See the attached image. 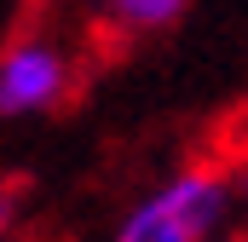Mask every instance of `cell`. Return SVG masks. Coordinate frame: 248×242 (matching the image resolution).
Segmentation results:
<instances>
[{"label":"cell","mask_w":248,"mask_h":242,"mask_svg":"<svg viewBox=\"0 0 248 242\" xmlns=\"http://www.w3.org/2000/svg\"><path fill=\"white\" fill-rule=\"evenodd\" d=\"M231 213V184L208 167L173 173L162 190H150L122 219L116 242H214V231Z\"/></svg>","instance_id":"cell-1"},{"label":"cell","mask_w":248,"mask_h":242,"mask_svg":"<svg viewBox=\"0 0 248 242\" xmlns=\"http://www.w3.org/2000/svg\"><path fill=\"white\" fill-rule=\"evenodd\" d=\"M69 87V63L58 46L46 41H17L6 46L0 58V110L6 116H35V110H52Z\"/></svg>","instance_id":"cell-2"},{"label":"cell","mask_w":248,"mask_h":242,"mask_svg":"<svg viewBox=\"0 0 248 242\" xmlns=\"http://www.w3.org/2000/svg\"><path fill=\"white\" fill-rule=\"evenodd\" d=\"M116 23L127 29H168L179 12H185V0H98Z\"/></svg>","instance_id":"cell-3"},{"label":"cell","mask_w":248,"mask_h":242,"mask_svg":"<svg viewBox=\"0 0 248 242\" xmlns=\"http://www.w3.org/2000/svg\"><path fill=\"white\" fill-rule=\"evenodd\" d=\"M243 202H248V179H243Z\"/></svg>","instance_id":"cell-4"},{"label":"cell","mask_w":248,"mask_h":242,"mask_svg":"<svg viewBox=\"0 0 248 242\" xmlns=\"http://www.w3.org/2000/svg\"><path fill=\"white\" fill-rule=\"evenodd\" d=\"M214 242H219V237H214Z\"/></svg>","instance_id":"cell-5"}]
</instances>
